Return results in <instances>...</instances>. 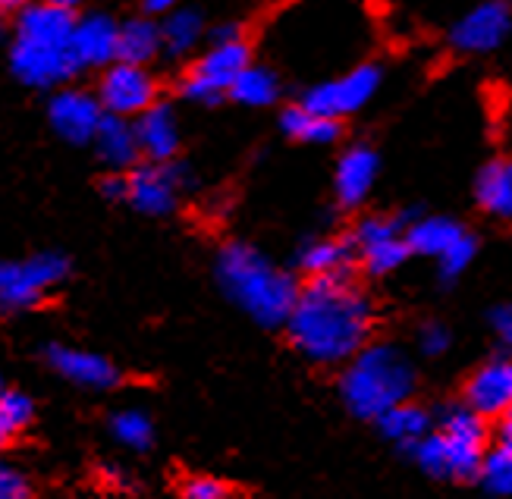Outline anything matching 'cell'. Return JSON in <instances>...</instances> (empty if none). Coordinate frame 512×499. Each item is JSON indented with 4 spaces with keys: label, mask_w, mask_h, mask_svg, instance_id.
I'll return each mask as SVG.
<instances>
[{
    "label": "cell",
    "mask_w": 512,
    "mask_h": 499,
    "mask_svg": "<svg viewBox=\"0 0 512 499\" xmlns=\"http://www.w3.org/2000/svg\"><path fill=\"white\" fill-rule=\"evenodd\" d=\"M381 79H384V73L377 63H359L343 76H333V79L311 85L299 104L321 113V117L343 120V117H352V113H359L377 95Z\"/></svg>",
    "instance_id": "52a82bcc"
},
{
    "label": "cell",
    "mask_w": 512,
    "mask_h": 499,
    "mask_svg": "<svg viewBox=\"0 0 512 499\" xmlns=\"http://www.w3.org/2000/svg\"><path fill=\"white\" fill-rule=\"evenodd\" d=\"M478 478L484 481V487L491 493L512 499V452L500 449V446L494 452H487Z\"/></svg>",
    "instance_id": "4dcf8cb0"
},
{
    "label": "cell",
    "mask_w": 512,
    "mask_h": 499,
    "mask_svg": "<svg viewBox=\"0 0 512 499\" xmlns=\"http://www.w3.org/2000/svg\"><path fill=\"white\" fill-rule=\"evenodd\" d=\"M183 496L186 499H230V490L217 478H192V481H186Z\"/></svg>",
    "instance_id": "836d02e7"
},
{
    "label": "cell",
    "mask_w": 512,
    "mask_h": 499,
    "mask_svg": "<svg viewBox=\"0 0 512 499\" xmlns=\"http://www.w3.org/2000/svg\"><path fill=\"white\" fill-rule=\"evenodd\" d=\"M95 151L101 161L110 167V173H120V170H132L139 164L142 148H139V135H136V123L123 120V117H107L98 126L95 135Z\"/></svg>",
    "instance_id": "ffe728a7"
},
{
    "label": "cell",
    "mask_w": 512,
    "mask_h": 499,
    "mask_svg": "<svg viewBox=\"0 0 512 499\" xmlns=\"http://www.w3.org/2000/svg\"><path fill=\"white\" fill-rule=\"evenodd\" d=\"M355 245L343 239H315L302 245L299 252V267L311 280H324V277H346V270L352 264Z\"/></svg>",
    "instance_id": "7402d4cb"
},
{
    "label": "cell",
    "mask_w": 512,
    "mask_h": 499,
    "mask_svg": "<svg viewBox=\"0 0 512 499\" xmlns=\"http://www.w3.org/2000/svg\"><path fill=\"white\" fill-rule=\"evenodd\" d=\"M164 51V35L161 22L148 16H136L120 22V38H117V63L132 66H148L154 57Z\"/></svg>",
    "instance_id": "44dd1931"
},
{
    "label": "cell",
    "mask_w": 512,
    "mask_h": 499,
    "mask_svg": "<svg viewBox=\"0 0 512 499\" xmlns=\"http://www.w3.org/2000/svg\"><path fill=\"white\" fill-rule=\"evenodd\" d=\"M35 421V402L22 390H4L0 393V424L10 437L22 434Z\"/></svg>",
    "instance_id": "f546056e"
},
{
    "label": "cell",
    "mask_w": 512,
    "mask_h": 499,
    "mask_svg": "<svg viewBox=\"0 0 512 499\" xmlns=\"http://www.w3.org/2000/svg\"><path fill=\"white\" fill-rule=\"evenodd\" d=\"M10 66H13V76L22 85L41 88V92H48V88H57L63 82H70L73 76H79V66L70 51L38 48V44H26V41H13Z\"/></svg>",
    "instance_id": "4fadbf2b"
},
{
    "label": "cell",
    "mask_w": 512,
    "mask_h": 499,
    "mask_svg": "<svg viewBox=\"0 0 512 499\" xmlns=\"http://www.w3.org/2000/svg\"><path fill=\"white\" fill-rule=\"evenodd\" d=\"M252 66L249 41L236 44H211L180 79V95L195 104H217L230 95L233 82Z\"/></svg>",
    "instance_id": "8992f818"
},
{
    "label": "cell",
    "mask_w": 512,
    "mask_h": 499,
    "mask_svg": "<svg viewBox=\"0 0 512 499\" xmlns=\"http://www.w3.org/2000/svg\"><path fill=\"white\" fill-rule=\"evenodd\" d=\"M180 4H183V0H142V7L148 13H161V16H167L170 10H176Z\"/></svg>",
    "instance_id": "ab89813d"
},
{
    "label": "cell",
    "mask_w": 512,
    "mask_h": 499,
    "mask_svg": "<svg viewBox=\"0 0 512 499\" xmlns=\"http://www.w3.org/2000/svg\"><path fill=\"white\" fill-rule=\"evenodd\" d=\"M377 170H381V161H377L374 148H368V145H352L340 157L333 189H337V198L343 208H359V204L368 198V192L374 189Z\"/></svg>",
    "instance_id": "d6986e66"
},
{
    "label": "cell",
    "mask_w": 512,
    "mask_h": 499,
    "mask_svg": "<svg viewBox=\"0 0 512 499\" xmlns=\"http://www.w3.org/2000/svg\"><path fill=\"white\" fill-rule=\"evenodd\" d=\"M230 98L246 104V107H267L280 98V76L271 70V66H261L252 63L246 73H242L233 88H230Z\"/></svg>",
    "instance_id": "83f0119b"
},
{
    "label": "cell",
    "mask_w": 512,
    "mask_h": 499,
    "mask_svg": "<svg viewBox=\"0 0 512 499\" xmlns=\"http://www.w3.org/2000/svg\"><path fill=\"white\" fill-rule=\"evenodd\" d=\"M48 365L63 380L76 383V387H88V390H110L123 380L114 361L98 352H85V349L48 346Z\"/></svg>",
    "instance_id": "2e32d148"
},
{
    "label": "cell",
    "mask_w": 512,
    "mask_h": 499,
    "mask_svg": "<svg viewBox=\"0 0 512 499\" xmlns=\"http://www.w3.org/2000/svg\"><path fill=\"white\" fill-rule=\"evenodd\" d=\"M0 393H4V387H0Z\"/></svg>",
    "instance_id": "f6af8a7d"
},
{
    "label": "cell",
    "mask_w": 512,
    "mask_h": 499,
    "mask_svg": "<svg viewBox=\"0 0 512 499\" xmlns=\"http://www.w3.org/2000/svg\"><path fill=\"white\" fill-rule=\"evenodd\" d=\"M475 198L491 217L512 220V157H503V161L487 164L478 173Z\"/></svg>",
    "instance_id": "603a6c76"
},
{
    "label": "cell",
    "mask_w": 512,
    "mask_h": 499,
    "mask_svg": "<svg viewBox=\"0 0 512 499\" xmlns=\"http://www.w3.org/2000/svg\"><path fill=\"white\" fill-rule=\"evenodd\" d=\"M497 446L512 452V408L500 418V427H497Z\"/></svg>",
    "instance_id": "f35d334b"
},
{
    "label": "cell",
    "mask_w": 512,
    "mask_h": 499,
    "mask_svg": "<svg viewBox=\"0 0 512 499\" xmlns=\"http://www.w3.org/2000/svg\"><path fill=\"white\" fill-rule=\"evenodd\" d=\"M98 189L110 201H126V173H110V176H104Z\"/></svg>",
    "instance_id": "74e56055"
},
{
    "label": "cell",
    "mask_w": 512,
    "mask_h": 499,
    "mask_svg": "<svg viewBox=\"0 0 512 499\" xmlns=\"http://www.w3.org/2000/svg\"><path fill=\"white\" fill-rule=\"evenodd\" d=\"M79 16L54 0H38L16 16V41L38 44V48L70 51Z\"/></svg>",
    "instance_id": "5bb4252c"
},
{
    "label": "cell",
    "mask_w": 512,
    "mask_h": 499,
    "mask_svg": "<svg viewBox=\"0 0 512 499\" xmlns=\"http://www.w3.org/2000/svg\"><path fill=\"white\" fill-rule=\"evenodd\" d=\"M352 245H355V255L362 258V264L371 274H393V270L403 267L406 258L412 255L406 233L399 230V223L390 217H365L355 226Z\"/></svg>",
    "instance_id": "8fae6325"
},
{
    "label": "cell",
    "mask_w": 512,
    "mask_h": 499,
    "mask_svg": "<svg viewBox=\"0 0 512 499\" xmlns=\"http://www.w3.org/2000/svg\"><path fill=\"white\" fill-rule=\"evenodd\" d=\"M289 339L293 346L321 365L352 361L371 333V305L349 277L311 280L289 314Z\"/></svg>",
    "instance_id": "6da1fadb"
},
{
    "label": "cell",
    "mask_w": 512,
    "mask_h": 499,
    "mask_svg": "<svg viewBox=\"0 0 512 499\" xmlns=\"http://www.w3.org/2000/svg\"><path fill=\"white\" fill-rule=\"evenodd\" d=\"M104 117L107 113L98 95H88L82 88H60L48 104V120L54 132L70 145H92Z\"/></svg>",
    "instance_id": "7c38bea8"
},
{
    "label": "cell",
    "mask_w": 512,
    "mask_h": 499,
    "mask_svg": "<svg viewBox=\"0 0 512 499\" xmlns=\"http://www.w3.org/2000/svg\"><path fill=\"white\" fill-rule=\"evenodd\" d=\"M465 405L478 415H506L512 408V361H487L469 377Z\"/></svg>",
    "instance_id": "e0dca14e"
},
{
    "label": "cell",
    "mask_w": 512,
    "mask_h": 499,
    "mask_svg": "<svg viewBox=\"0 0 512 499\" xmlns=\"http://www.w3.org/2000/svg\"><path fill=\"white\" fill-rule=\"evenodd\" d=\"M161 35H164V51L170 57H186V54H192L195 44H202V38H208V29H205V19L198 10L176 7L164 16Z\"/></svg>",
    "instance_id": "484cf974"
},
{
    "label": "cell",
    "mask_w": 512,
    "mask_h": 499,
    "mask_svg": "<svg viewBox=\"0 0 512 499\" xmlns=\"http://www.w3.org/2000/svg\"><path fill=\"white\" fill-rule=\"evenodd\" d=\"M217 280L227 296L264 327L286 324L299 302L296 280L246 242L224 245L217 255Z\"/></svg>",
    "instance_id": "7a4b0ae2"
},
{
    "label": "cell",
    "mask_w": 512,
    "mask_h": 499,
    "mask_svg": "<svg viewBox=\"0 0 512 499\" xmlns=\"http://www.w3.org/2000/svg\"><path fill=\"white\" fill-rule=\"evenodd\" d=\"M54 4H60V7H66V10H79V7H85L88 4V0H54Z\"/></svg>",
    "instance_id": "b9f144b4"
},
{
    "label": "cell",
    "mask_w": 512,
    "mask_h": 499,
    "mask_svg": "<svg viewBox=\"0 0 512 499\" xmlns=\"http://www.w3.org/2000/svg\"><path fill=\"white\" fill-rule=\"evenodd\" d=\"M110 434H114L129 449H148L151 440H154V427H151L148 415L132 412V408H129V412L114 415V421H110Z\"/></svg>",
    "instance_id": "f1b7e54d"
},
{
    "label": "cell",
    "mask_w": 512,
    "mask_h": 499,
    "mask_svg": "<svg viewBox=\"0 0 512 499\" xmlns=\"http://www.w3.org/2000/svg\"><path fill=\"white\" fill-rule=\"evenodd\" d=\"M26 7H29V0H0V13H4V16H10V13L19 16Z\"/></svg>",
    "instance_id": "60d3db41"
},
{
    "label": "cell",
    "mask_w": 512,
    "mask_h": 499,
    "mask_svg": "<svg viewBox=\"0 0 512 499\" xmlns=\"http://www.w3.org/2000/svg\"><path fill=\"white\" fill-rule=\"evenodd\" d=\"M4 32H7V16L0 13V38H4Z\"/></svg>",
    "instance_id": "ee69618b"
},
{
    "label": "cell",
    "mask_w": 512,
    "mask_h": 499,
    "mask_svg": "<svg viewBox=\"0 0 512 499\" xmlns=\"http://www.w3.org/2000/svg\"><path fill=\"white\" fill-rule=\"evenodd\" d=\"M462 236H465V230L450 217H421L406 230V242H409L412 252L428 255L434 261H440L443 255H447Z\"/></svg>",
    "instance_id": "cb8c5ba5"
},
{
    "label": "cell",
    "mask_w": 512,
    "mask_h": 499,
    "mask_svg": "<svg viewBox=\"0 0 512 499\" xmlns=\"http://www.w3.org/2000/svg\"><path fill=\"white\" fill-rule=\"evenodd\" d=\"M98 101L110 117L136 120L158 104V79L145 66L110 63L98 82Z\"/></svg>",
    "instance_id": "ba28073f"
},
{
    "label": "cell",
    "mask_w": 512,
    "mask_h": 499,
    "mask_svg": "<svg viewBox=\"0 0 512 499\" xmlns=\"http://www.w3.org/2000/svg\"><path fill=\"white\" fill-rule=\"evenodd\" d=\"M512 32V10L506 0H484L450 29V44L459 54H491Z\"/></svg>",
    "instance_id": "30bf717a"
},
{
    "label": "cell",
    "mask_w": 512,
    "mask_h": 499,
    "mask_svg": "<svg viewBox=\"0 0 512 499\" xmlns=\"http://www.w3.org/2000/svg\"><path fill=\"white\" fill-rule=\"evenodd\" d=\"M10 440V434H7V430H4V424H0V449H4V443Z\"/></svg>",
    "instance_id": "7bdbcfd3"
},
{
    "label": "cell",
    "mask_w": 512,
    "mask_h": 499,
    "mask_svg": "<svg viewBox=\"0 0 512 499\" xmlns=\"http://www.w3.org/2000/svg\"><path fill=\"white\" fill-rule=\"evenodd\" d=\"M70 277V261L57 252H41L26 261H0V311H29Z\"/></svg>",
    "instance_id": "5b68a950"
},
{
    "label": "cell",
    "mask_w": 512,
    "mask_h": 499,
    "mask_svg": "<svg viewBox=\"0 0 512 499\" xmlns=\"http://www.w3.org/2000/svg\"><path fill=\"white\" fill-rule=\"evenodd\" d=\"M484 421L469 405H456L443 415V424L415 446L418 465L437 474V478L469 481L481 474L484 465Z\"/></svg>",
    "instance_id": "277c9868"
},
{
    "label": "cell",
    "mask_w": 512,
    "mask_h": 499,
    "mask_svg": "<svg viewBox=\"0 0 512 499\" xmlns=\"http://www.w3.org/2000/svg\"><path fill=\"white\" fill-rule=\"evenodd\" d=\"M186 186L180 164H136L126 173V201L148 217H161L176 208V195Z\"/></svg>",
    "instance_id": "9c48e42d"
},
{
    "label": "cell",
    "mask_w": 512,
    "mask_h": 499,
    "mask_svg": "<svg viewBox=\"0 0 512 499\" xmlns=\"http://www.w3.org/2000/svg\"><path fill=\"white\" fill-rule=\"evenodd\" d=\"M491 330L503 349H512V305H500L491 311Z\"/></svg>",
    "instance_id": "d590c367"
},
{
    "label": "cell",
    "mask_w": 512,
    "mask_h": 499,
    "mask_svg": "<svg viewBox=\"0 0 512 499\" xmlns=\"http://www.w3.org/2000/svg\"><path fill=\"white\" fill-rule=\"evenodd\" d=\"M377 424H381L384 437H390L393 443H403V446H418L431 434V415L412 402L390 408L384 418H377Z\"/></svg>",
    "instance_id": "4316f807"
},
{
    "label": "cell",
    "mask_w": 512,
    "mask_h": 499,
    "mask_svg": "<svg viewBox=\"0 0 512 499\" xmlns=\"http://www.w3.org/2000/svg\"><path fill=\"white\" fill-rule=\"evenodd\" d=\"M117 38L120 22L107 13H85L76 22V32L70 41V54L82 70H107L110 63H117Z\"/></svg>",
    "instance_id": "9a60e30c"
},
{
    "label": "cell",
    "mask_w": 512,
    "mask_h": 499,
    "mask_svg": "<svg viewBox=\"0 0 512 499\" xmlns=\"http://www.w3.org/2000/svg\"><path fill=\"white\" fill-rule=\"evenodd\" d=\"M472 258H475V239L465 233L447 255H443L440 261H437V267H440V274L447 277V280H453V277H459L465 267L472 264Z\"/></svg>",
    "instance_id": "1f68e13d"
},
{
    "label": "cell",
    "mask_w": 512,
    "mask_h": 499,
    "mask_svg": "<svg viewBox=\"0 0 512 499\" xmlns=\"http://www.w3.org/2000/svg\"><path fill=\"white\" fill-rule=\"evenodd\" d=\"M418 346L425 355H440V352H447L450 346V333L443 324H425L418 333Z\"/></svg>",
    "instance_id": "e575fe53"
},
{
    "label": "cell",
    "mask_w": 512,
    "mask_h": 499,
    "mask_svg": "<svg viewBox=\"0 0 512 499\" xmlns=\"http://www.w3.org/2000/svg\"><path fill=\"white\" fill-rule=\"evenodd\" d=\"M0 499H32V487L26 474L10 462H0Z\"/></svg>",
    "instance_id": "d6a6232c"
},
{
    "label": "cell",
    "mask_w": 512,
    "mask_h": 499,
    "mask_svg": "<svg viewBox=\"0 0 512 499\" xmlns=\"http://www.w3.org/2000/svg\"><path fill=\"white\" fill-rule=\"evenodd\" d=\"M208 41L211 44H236V41H246V29H242V22H217V26L208 29Z\"/></svg>",
    "instance_id": "8d00e7d4"
},
{
    "label": "cell",
    "mask_w": 512,
    "mask_h": 499,
    "mask_svg": "<svg viewBox=\"0 0 512 499\" xmlns=\"http://www.w3.org/2000/svg\"><path fill=\"white\" fill-rule=\"evenodd\" d=\"M415 371L409 358L393 346H365L355 355L340 380L343 402L359 418H384L390 408L409 402Z\"/></svg>",
    "instance_id": "3957f363"
},
{
    "label": "cell",
    "mask_w": 512,
    "mask_h": 499,
    "mask_svg": "<svg viewBox=\"0 0 512 499\" xmlns=\"http://www.w3.org/2000/svg\"><path fill=\"white\" fill-rule=\"evenodd\" d=\"M280 129L289 135V139L305 142V145H333L340 139V120L321 117V113L308 110L305 104H293L280 113Z\"/></svg>",
    "instance_id": "d4e9b609"
},
{
    "label": "cell",
    "mask_w": 512,
    "mask_h": 499,
    "mask_svg": "<svg viewBox=\"0 0 512 499\" xmlns=\"http://www.w3.org/2000/svg\"><path fill=\"white\" fill-rule=\"evenodd\" d=\"M139 135V148L148 164H173L176 151H180V123L176 113L167 104H154L142 117L132 120Z\"/></svg>",
    "instance_id": "ac0fdd59"
}]
</instances>
